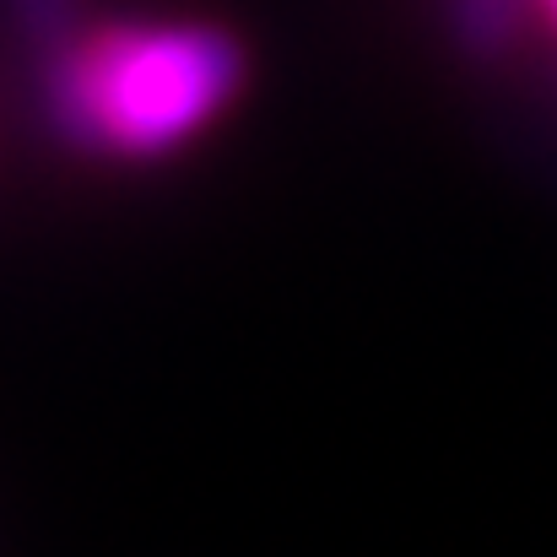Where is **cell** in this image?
Listing matches in <instances>:
<instances>
[{"mask_svg": "<svg viewBox=\"0 0 557 557\" xmlns=\"http://www.w3.org/2000/svg\"><path fill=\"white\" fill-rule=\"evenodd\" d=\"M238 87V49L206 27H109L49 71L54 125L103 152L152 158L206 125Z\"/></svg>", "mask_w": 557, "mask_h": 557, "instance_id": "obj_1", "label": "cell"}, {"mask_svg": "<svg viewBox=\"0 0 557 557\" xmlns=\"http://www.w3.org/2000/svg\"><path fill=\"white\" fill-rule=\"evenodd\" d=\"M547 11H553V16H557V0H547Z\"/></svg>", "mask_w": 557, "mask_h": 557, "instance_id": "obj_4", "label": "cell"}, {"mask_svg": "<svg viewBox=\"0 0 557 557\" xmlns=\"http://www.w3.org/2000/svg\"><path fill=\"white\" fill-rule=\"evenodd\" d=\"M455 5H460V27L471 44H504L520 16V0H455Z\"/></svg>", "mask_w": 557, "mask_h": 557, "instance_id": "obj_2", "label": "cell"}, {"mask_svg": "<svg viewBox=\"0 0 557 557\" xmlns=\"http://www.w3.org/2000/svg\"><path fill=\"white\" fill-rule=\"evenodd\" d=\"M16 11L33 22V33L54 38V33H60V22H65V11H71V0H16Z\"/></svg>", "mask_w": 557, "mask_h": 557, "instance_id": "obj_3", "label": "cell"}]
</instances>
